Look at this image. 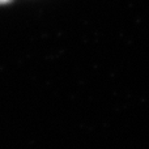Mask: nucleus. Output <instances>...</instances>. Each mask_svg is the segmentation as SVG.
Returning <instances> with one entry per match:
<instances>
[{"label": "nucleus", "instance_id": "obj_1", "mask_svg": "<svg viewBox=\"0 0 149 149\" xmlns=\"http://www.w3.org/2000/svg\"><path fill=\"white\" fill-rule=\"evenodd\" d=\"M12 0H0V4H8V3H10Z\"/></svg>", "mask_w": 149, "mask_h": 149}]
</instances>
